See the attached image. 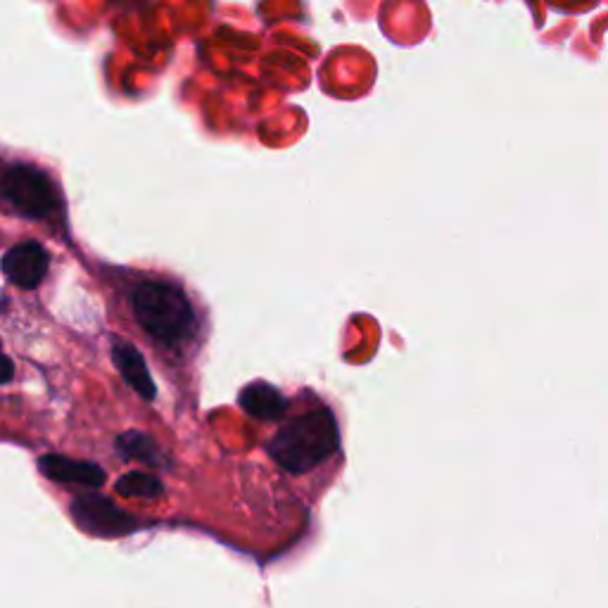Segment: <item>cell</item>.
Segmentation results:
<instances>
[{
  "mask_svg": "<svg viewBox=\"0 0 608 608\" xmlns=\"http://www.w3.org/2000/svg\"><path fill=\"white\" fill-rule=\"evenodd\" d=\"M340 447V430L328 409H314L285 423L271 440L274 457L287 473H307Z\"/></svg>",
  "mask_w": 608,
  "mask_h": 608,
  "instance_id": "cell-1",
  "label": "cell"
},
{
  "mask_svg": "<svg viewBox=\"0 0 608 608\" xmlns=\"http://www.w3.org/2000/svg\"><path fill=\"white\" fill-rule=\"evenodd\" d=\"M138 324L163 343H181L193 331L188 297L169 283H143L134 295Z\"/></svg>",
  "mask_w": 608,
  "mask_h": 608,
  "instance_id": "cell-2",
  "label": "cell"
},
{
  "mask_svg": "<svg viewBox=\"0 0 608 608\" xmlns=\"http://www.w3.org/2000/svg\"><path fill=\"white\" fill-rule=\"evenodd\" d=\"M0 196L29 219H45L60 205L55 184L41 169L29 165H14L3 174Z\"/></svg>",
  "mask_w": 608,
  "mask_h": 608,
  "instance_id": "cell-3",
  "label": "cell"
},
{
  "mask_svg": "<svg viewBox=\"0 0 608 608\" xmlns=\"http://www.w3.org/2000/svg\"><path fill=\"white\" fill-rule=\"evenodd\" d=\"M70 514L82 531L98 537H122L134 533L138 527L126 511L101 497V494H84V497H76L70 506Z\"/></svg>",
  "mask_w": 608,
  "mask_h": 608,
  "instance_id": "cell-4",
  "label": "cell"
},
{
  "mask_svg": "<svg viewBox=\"0 0 608 608\" xmlns=\"http://www.w3.org/2000/svg\"><path fill=\"white\" fill-rule=\"evenodd\" d=\"M3 274L18 287H36L51 266V258L39 243H20L3 254Z\"/></svg>",
  "mask_w": 608,
  "mask_h": 608,
  "instance_id": "cell-5",
  "label": "cell"
},
{
  "mask_svg": "<svg viewBox=\"0 0 608 608\" xmlns=\"http://www.w3.org/2000/svg\"><path fill=\"white\" fill-rule=\"evenodd\" d=\"M39 471L62 485L98 488L105 483V471L91 461H76L70 457L48 454L39 459Z\"/></svg>",
  "mask_w": 608,
  "mask_h": 608,
  "instance_id": "cell-6",
  "label": "cell"
},
{
  "mask_svg": "<svg viewBox=\"0 0 608 608\" xmlns=\"http://www.w3.org/2000/svg\"><path fill=\"white\" fill-rule=\"evenodd\" d=\"M112 361H115L122 378L129 382L143 399H153L157 395L153 376L148 371V364L140 357V352L134 345H126V343L115 345V349H112Z\"/></svg>",
  "mask_w": 608,
  "mask_h": 608,
  "instance_id": "cell-7",
  "label": "cell"
},
{
  "mask_svg": "<svg viewBox=\"0 0 608 608\" xmlns=\"http://www.w3.org/2000/svg\"><path fill=\"white\" fill-rule=\"evenodd\" d=\"M240 407H243L250 416H254V419L274 421L285 413L287 402L281 395V390L269 386V382L258 380V382H250V386H245V390L240 392Z\"/></svg>",
  "mask_w": 608,
  "mask_h": 608,
  "instance_id": "cell-8",
  "label": "cell"
},
{
  "mask_svg": "<svg viewBox=\"0 0 608 608\" xmlns=\"http://www.w3.org/2000/svg\"><path fill=\"white\" fill-rule=\"evenodd\" d=\"M117 447H119V454L132 459V461H143L155 469H159L165 463L163 447H159L155 440H150L148 436L136 433V430H132V433H124L117 440Z\"/></svg>",
  "mask_w": 608,
  "mask_h": 608,
  "instance_id": "cell-9",
  "label": "cell"
},
{
  "mask_svg": "<svg viewBox=\"0 0 608 608\" xmlns=\"http://www.w3.org/2000/svg\"><path fill=\"white\" fill-rule=\"evenodd\" d=\"M117 492L124 494V497H132V500H157L163 497V483H159V478L150 475V473H143V471H132L126 473L117 480Z\"/></svg>",
  "mask_w": 608,
  "mask_h": 608,
  "instance_id": "cell-10",
  "label": "cell"
},
{
  "mask_svg": "<svg viewBox=\"0 0 608 608\" xmlns=\"http://www.w3.org/2000/svg\"><path fill=\"white\" fill-rule=\"evenodd\" d=\"M14 376V364L6 355H0V386L8 382Z\"/></svg>",
  "mask_w": 608,
  "mask_h": 608,
  "instance_id": "cell-11",
  "label": "cell"
}]
</instances>
